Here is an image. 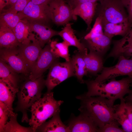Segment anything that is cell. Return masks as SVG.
I'll return each mask as SVG.
<instances>
[{
  "mask_svg": "<svg viewBox=\"0 0 132 132\" xmlns=\"http://www.w3.org/2000/svg\"><path fill=\"white\" fill-rule=\"evenodd\" d=\"M27 23V20L22 19L19 21L13 30L20 43L24 42L28 38L30 33Z\"/></svg>",
  "mask_w": 132,
  "mask_h": 132,
  "instance_id": "cell-28",
  "label": "cell"
},
{
  "mask_svg": "<svg viewBox=\"0 0 132 132\" xmlns=\"http://www.w3.org/2000/svg\"><path fill=\"white\" fill-rule=\"evenodd\" d=\"M31 0H17L12 6L7 9H3V10L17 13L22 11Z\"/></svg>",
  "mask_w": 132,
  "mask_h": 132,
  "instance_id": "cell-32",
  "label": "cell"
},
{
  "mask_svg": "<svg viewBox=\"0 0 132 132\" xmlns=\"http://www.w3.org/2000/svg\"><path fill=\"white\" fill-rule=\"evenodd\" d=\"M83 54L78 51H76L75 54L71 58L73 68L75 76L81 83H84L83 77L87 75L88 72L83 57Z\"/></svg>",
  "mask_w": 132,
  "mask_h": 132,
  "instance_id": "cell-24",
  "label": "cell"
},
{
  "mask_svg": "<svg viewBox=\"0 0 132 132\" xmlns=\"http://www.w3.org/2000/svg\"><path fill=\"white\" fill-rule=\"evenodd\" d=\"M102 18L99 15L96 18L92 28L85 36L88 37L104 33L103 31Z\"/></svg>",
  "mask_w": 132,
  "mask_h": 132,
  "instance_id": "cell-30",
  "label": "cell"
},
{
  "mask_svg": "<svg viewBox=\"0 0 132 132\" xmlns=\"http://www.w3.org/2000/svg\"><path fill=\"white\" fill-rule=\"evenodd\" d=\"M124 75L132 78V57L128 59L123 56H120L116 65L110 67H103L100 74L94 80L97 82H102Z\"/></svg>",
  "mask_w": 132,
  "mask_h": 132,
  "instance_id": "cell-8",
  "label": "cell"
},
{
  "mask_svg": "<svg viewBox=\"0 0 132 132\" xmlns=\"http://www.w3.org/2000/svg\"><path fill=\"white\" fill-rule=\"evenodd\" d=\"M120 104L114 105V117L125 132H132V124L125 108L124 98L120 100Z\"/></svg>",
  "mask_w": 132,
  "mask_h": 132,
  "instance_id": "cell-19",
  "label": "cell"
},
{
  "mask_svg": "<svg viewBox=\"0 0 132 132\" xmlns=\"http://www.w3.org/2000/svg\"><path fill=\"white\" fill-rule=\"evenodd\" d=\"M18 12L23 19L30 22L48 25L51 21L48 4H36L30 1L22 11Z\"/></svg>",
  "mask_w": 132,
  "mask_h": 132,
  "instance_id": "cell-11",
  "label": "cell"
},
{
  "mask_svg": "<svg viewBox=\"0 0 132 132\" xmlns=\"http://www.w3.org/2000/svg\"><path fill=\"white\" fill-rule=\"evenodd\" d=\"M52 0H31L34 4L37 5L48 4Z\"/></svg>",
  "mask_w": 132,
  "mask_h": 132,
  "instance_id": "cell-38",
  "label": "cell"
},
{
  "mask_svg": "<svg viewBox=\"0 0 132 132\" xmlns=\"http://www.w3.org/2000/svg\"><path fill=\"white\" fill-rule=\"evenodd\" d=\"M18 88L11 87L0 79V101L5 105L12 112H14L13 104Z\"/></svg>",
  "mask_w": 132,
  "mask_h": 132,
  "instance_id": "cell-21",
  "label": "cell"
},
{
  "mask_svg": "<svg viewBox=\"0 0 132 132\" xmlns=\"http://www.w3.org/2000/svg\"><path fill=\"white\" fill-rule=\"evenodd\" d=\"M63 102L62 100H56L54 98L53 92L47 91L42 98L32 105L31 107V117L28 123L34 132H36L39 126L60 109Z\"/></svg>",
  "mask_w": 132,
  "mask_h": 132,
  "instance_id": "cell-4",
  "label": "cell"
},
{
  "mask_svg": "<svg viewBox=\"0 0 132 132\" xmlns=\"http://www.w3.org/2000/svg\"><path fill=\"white\" fill-rule=\"evenodd\" d=\"M17 48L0 49V59L6 63L16 73L29 75L30 73L24 61L19 55Z\"/></svg>",
  "mask_w": 132,
  "mask_h": 132,
  "instance_id": "cell-12",
  "label": "cell"
},
{
  "mask_svg": "<svg viewBox=\"0 0 132 132\" xmlns=\"http://www.w3.org/2000/svg\"><path fill=\"white\" fill-rule=\"evenodd\" d=\"M82 42L89 51L102 57L110 45L111 39L104 33L88 37H84Z\"/></svg>",
  "mask_w": 132,
  "mask_h": 132,
  "instance_id": "cell-14",
  "label": "cell"
},
{
  "mask_svg": "<svg viewBox=\"0 0 132 132\" xmlns=\"http://www.w3.org/2000/svg\"><path fill=\"white\" fill-rule=\"evenodd\" d=\"M59 110L48 121H45L37 129L36 132H70L68 126L62 121Z\"/></svg>",
  "mask_w": 132,
  "mask_h": 132,
  "instance_id": "cell-18",
  "label": "cell"
},
{
  "mask_svg": "<svg viewBox=\"0 0 132 132\" xmlns=\"http://www.w3.org/2000/svg\"><path fill=\"white\" fill-rule=\"evenodd\" d=\"M67 126L70 132H99V128L89 117L80 113L77 116L72 115Z\"/></svg>",
  "mask_w": 132,
  "mask_h": 132,
  "instance_id": "cell-13",
  "label": "cell"
},
{
  "mask_svg": "<svg viewBox=\"0 0 132 132\" xmlns=\"http://www.w3.org/2000/svg\"><path fill=\"white\" fill-rule=\"evenodd\" d=\"M27 24L30 33L34 32L36 34V38L42 48L52 37L59 35V31L53 30L48 25L28 21Z\"/></svg>",
  "mask_w": 132,
  "mask_h": 132,
  "instance_id": "cell-15",
  "label": "cell"
},
{
  "mask_svg": "<svg viewBox=\"0 0 132 132\" xmlns=\"http://www.w3.org/2000/svg\"><path fill=\"white\" fill-rule=\"evenodd\" d=\"M17 73L6 63L0 59V79L11 87L18 88L19 77Z\"/></svg>",
  "mask_w": 132,
  "mask_h": 132,
  "instance_id": "cell-23",
  "label": "cell"
},
{
  "mask_svg": "<svg viewBox=\"0 0 132 132\" xmlns=\"http://www.w3.org/2000/svg\"><path fill=\"white\" fill-rule=\"evenodd\" d=\"M120 125L117 121L108 123L100 128L99 132H125Z\"/></svg>",
  "mask_w": 132,
  "mask_h": 132,
  "instance_id": "cell-31",
  "label": "cell"
},
{
  "mask_svg": "<svg viewBox=\"0 0 132 132\" xmlns=\"http://www.w3.org/2000/svg\"><path fill=\"white\" fill-rule=\"evenodd\" d=\"M9 117L8 114L0 107V132H4L6 124Z\"/></svg>",
  "mask_w": 132,
  "mask_h": 132,
  "instance_id": "cell-34",
  "label": "cell"
},
{
  "mask_svg": "<svg viewBox=\"0 0 132 132\" xmlns=\"http://www.w3.org/2000/svg\"><path fill=\"white\" fill-rule=\"evenodd\" d=\"M8 2L9 0H0V12L4 8L8 5Z\"/></svg>",
  "mask_w": 132,
  "mask_h": 132,
  "instance_id": "cell-40",
  "label": "cell"
},
{
  "mask_svg": "<svg viewBox=\"0 0 132 132\" xmlns=\"http://www.w3.org/2000/svg\"><path fill=\"white\" fill-rule=\"evenodd\" d=\"M73 10L80 4L87 2H95L100 0H64Z\"/></svg>",
  "mask_w": 132,
  "mask_h": 132,
  "instance_id": "cell-35",
  "label": "cell"
},
{
  "mask_svg": "<svg viewBox=\"0 0 132 132\" xmlns=\"http://www.w3.org/2000/svg\"><path fill=\"white\" fill-rule=\"evenodd\" d=\"M19 44L12 30L7 28L0 27V49L16 48Z\"/></svg>",
  "mask_w": 132,
  "mask_h": 132,
  "instance_id": "cell-25",
  "label": "cell"
},
{
  "mask_svg": "<svg viewBox=\"0 0 132 132\" xmlns=\"http://www.w3.org/2000/svg\"><path fill=\"white\" fill-rule=\"evenodd\" d=\"M0 27L7 28L13 31L18 23L23 19L19 12H14L3 10L0 12Z\"/></svg>",
  "mask_w": 132,
  "mask_h": 132,
  "instance_id": "cell-26",
  "label": "cell"
},
{
  "mask_svg": "<svg viewBox=\"0 0 132 132\" xmlns=\"http://www.w3.org/2000/svg\"><path fill=\"white\" fill-rule=\"evenodd\" d=\"M75 76L71 60L63 62L58 61L54 63L49 68L45 85L47 91L50 92L56 86L72 76Z\"/></svg>",
  "mask_w": 132,
  "mask_h": 132,
  "instance_id": "cell-6",
  "label": "cell"
},
{
  "mask_svg": "<svg viewBox=\"0 0 132 132\" xmlns=\"http://www.w3.org/2000/svg\"><path fill=\"white\" fill-rule=\"evenodd\" d=\"M65 26L62 30L59 31V35L69 46L76 47L78 51L83 54L88 53L87 48L77 38L71 24L69 23Z\"/></svg>",
  "mask_w": 132,
  "mask_h": 132,
  "instance_id": "cell-17",
  "label": "cell"
},
{
  "mask_svg": "<svg viewBox=\"0 0 132 132\" xmlns=\"http://www.w3.org/2000/svg\"><path fill=\"white\" fill-rule=\"evenodd\" d=\"M112 79L107 83L98 82L94 80L84 81L88 90L84 94L88 96L102 97L114 102L117 99H123L124 96L131 91L130 87L132 83V78L128 77L118 80Z\"/></svg>",
  "mask_w": 132,
  "mask_h": 132,
  "instance_id": "cell-2",
  "label": "cell"
},
{
  "mask_svg": "<svg viewBox=\"0 0 132 132\" xmlns=\"http://www.w3.org/2000/svg\"><path fill=\"white\" fill-rule=\"evenodd\" d=\"M99 15L103 21L119 23L129 22L121 0H100Z\"/></svg>",
  "mask_w": 132,
  "mask_h": 132,
  "instance_id": "cell-5",
  "label": "cell"
},
{
  "mask_svg": "<svg viewBox=\"0 0 132 132\" xmlns=\"http://www.w3.org/2000/svg\"><path fill=\"white\" fill-rule=\"evenodd\" d=\"M52 52L57 57L64 59L66 61L71 59L69 53V46L64 41L59 42L56 40L50 41L49 42Z\"/></svg>",
  "mask_w": 132,
  "mask_h": 132,
  "instance_id": "cell-27",
  "label": "cell"
},
{
  "mask_svg": "<svg viewBox=\"0 0 132 132\" xmlns=\"http://www.w3.org/2000/svg\"><path fill=\"white\" fill-rule=\"evenodd\" d=\"M83 57L88 74L96 75L101 71L104 67L102 57L91 51Z\"/></svg>",
  "mask_w": 132,
  "mask_h": 132,
  "instance_id": "cell-20",
  "label": "cell"
},
{
  "mask_svg": "<svg viewBox=\"0 0 132 132\" xmlns=\"http://www.w3.org/2000/svg\"><path fill=\"white\" fill-rule=\"evenodd\" d=\"M76 98L80 101L78 109L80 113L90 118L99 130L106 124L117 121L114 117L113 101L102 97L88 96L84 94Z\"/></svg>",
  "mask_w": 132,
  "mask_h": 132,
  "instance_id": "cell-1",
  "label": "cell"
},
{
  "mask_svg": "<svg viewBox=\"0 0 132 132\" xmlns=\"http://www.w3.org/2000/svg\"><path fill=\"white\" fill-rule=\"evenodd\" d=\"M18 114L14 113L10 118V121L5 125L4 132H34L32 128L23 126L18 122L17 118Z\"/></svg>",
  "mask_w": 132,
  "mask_h": 132,
  "instance_id": "cell-29",
  "label": "cell"
},
{
  "mask_svg": "<svg viewBox=\"0 0 132 132\" xmlns=\"http://www.w3.org/2000/svg\"><path fill=\"white\" fill-rule=\"evenodd\" d=\"M125 106L129 119L132 124V105L125 102Z\"/></svg>",
  "mask_w": 132,
  "mask_h": 132,
  "instance_id": "cell-37",
  "label": "cell"
},
{
  "mask_svg": "<svg viewBox=\"0 0 132 132\" xmlns=\"http://www.w3.org/2000/svg\"><path fill=\"white\" fill-rule=\"evenodd\" d=\"M59 58L52 52L49 43L42 49L40 55L32 67L28 78L34 80L42 76L44 73Z\"/></svg>",
  "mask_w": 132,
  "mask_h": 132,
  "instance_id": "cell-9",
  "label": "cell"
},
{
  "mask_svg": "<svg viewBox=\"0 0 132 132\" xmlns=\"http://www.w3.org/2000/svg\"><path fill=\"white\" fill-rule=\"evenodd\" d=\"M122 3L128 12V22L132 27V0H121Z\"/></svg>",
  "mask_w": 132,
  "mask_h": 132,
  "instance_id": "cell-33",
  "label": "cell"
},
{
  "mask_svg": "<svg viewBox=\"0 0 132 132\" xmlns=\"http://www.w3.org/2000/svg\"><path fill=\"white\" fill-rule=\"evenodd\" d=\"M125 36L127 39L132 40V27Z\"/></svg>",
  "mask_w": 132,
  "mask_h": 132,
  "instance_id": "cell-41",
  "label": "cell"
},
{
  "mask_svg": "<svg viewBox=\"0 0 132 132\" xmlns=\"http://www.w3.org/2000/svg\"><path fill=\"white\" fill-rule=\"evenodd\" d=\"M102 24L104 34L111 39L117 35L124 36L131 28L129 22L115 23L102 21Z\"/></svg>",
  "mask_w": 132,
  "mask_h": 132,
  "instance_id": "cell-22",
  "label": "cell"
},
{
  "mask_svg": "<svg viewBox=\"0 0 132 132\" xmlns=\"http://www.w3.org/2000/svg\"><path fill=\"white\" fill-rule=\"evenodd\" d=\"M98 4L97 2H87L79 4L73 10L74 20L79 16L85 22L87 31L91 29V24L95 15Z\"/></svg>",
  "mask_w": 132,
  "mask_h": 132,
  "instance_id": "cell-16",
  "label": "cell"
},
{
  "mask_svg": "<svg viewBox=\"0 0 132 132\" xmlns=\"http://www.w3.org/2000/svg\"><path fill=\"white\" fill-rule=\"evenodd\" d=\"M128 94V96L124 98L125 102L132 105V90Z\"/></svg>",
  "mask_w": 132,
  "mask_h": 132,
  "instance_id": "cell-39",
  "label": "cell"
},
{
  "mask_svg": "<svg viewBox=\"0 0 132 132\" xmlns=\"http://www.w3.org/2000/svg\"><path fill=\"white\" fill-rule=\"evenodd\" d=\"M42 49L34 34L30 33L28 39L20 43L17 48L18 53L24 61L30 73Z\"/></svg>",
  "mask_w": 132,
  "mask_h": 132,
  "instance_id": "cell-7",
  "label": "cell"
},
{
  "mask_svg": "<svg viewBox=\"0 0 132 132\" xmlns=\"http://www.w3.org/2000/svg\"><path fill=\"white\" fill-rule=\"evenodd\" d=\"M17 0H9L7 6L9 8L15 4Z\"/></svg>",
  "mask_w": 132,
  "mask_h": 132,
  "instance_id": "cell-42",
  "label": "cell"
},
{
  "mask_svg": "<svg viewBox=\"0 0 132 132\" xmlns=\"http://www.w3.org/2000/svg\"><path fill=\"white\" fill-rule=\"evenodd\" d=\"M48 5L51 20L57 25H65L74 20L73 10L64 0H52Z\"/></svg>",
  "mask_w": 132,
  "mask_h": 132,
  "instance_id": "cell-10",
  "label": "cell"
},
{
  "mask_svg": "<svg viewBox=\"0 0 132 132\" xmlns=\"http://www.w3.org/2000/svg\"><path fill=\"white\" fill-rule=\"evenodd\" d=\"M45 86V80L43 76L34 80L28 78L21 86L17 93L18 101L15 110L16 112L22 113V122L29 123L27 110L41 98Z\"/></svg>",
  "mask_w": 132,
  "mask_h": 132,
  "instance_id": "cell-3",
  "label": "cell"
},
{
  "mask_svg": "<svg viewBox=\"0 0 132 132\" xmlns=\"http://www.w3.org/2000/svg\"><path fill=\"white\" fill-rule=\"evenodd\" d=\"M123 52L127 57H132V40L127 39L123 46Z\"/></svg>",
  "mask_w": 132,
  "mask_h": 132,
  "instance_id": "cell-36",
  "label": "cell"
}]
</instances>
